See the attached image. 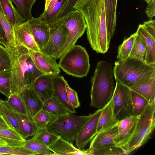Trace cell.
Here are the masks:
<instances>
[{
  "mask_svg": "<svg viewBox=\"0 0 155 155\" xmlns=\"http://www.w3.org/2000/svg\"><path fill=\"white\" fill-rule=\"evenodd\" d=\"M74 8L84 17L87 38L91 48L97 53H106L110 41L107 35L103 0H79Z\"/></svg>",
  "mask_w": 155,
  "mask_h": 155,
  "instance_id": "cell-1",
  "label": "cell"
},
{
  "mask_svg": "<svg viewBox=\"0 0 155 155\" xmlns=\"http://www.w3.org/2000/svg\"><path fill=\"white\" fill-rule=\"evenodd\" d=\"M5 48L10 60L11 94H19L44 74L34 64L26 48L19 45L13 48Z\"/></svg>",
  "mask_w": 155,
  "mask_h": 155,
  "instance_id": "cell-2",
  "label": "cell"
},
{
  "mask_svg": "<svg viewBox=\"0 0 155 155\" xmlns=\"http://www.w3.org/2000/svg\"><path fill=\"white\" fill-rule=\"evenodd\" d=\"M113 75L109 62L101 61L97 63L91 79V106L101 109L111 100L115 86Z\"/></svg>",
  "mask_w": 155,
  "mask_h": 155,
  "instance_id": "cell-3",
  "label": "cell"
},
{
  "mask_svg": "<svg viewBox=\"0 0 155 155\" xmlns=\"http://www.w3.org/2000/svg\"><path fill=\"white\" fill-rule=\"evenodd\" d=\"M113 71L116 81L129 87L140 80L155 78V63L128 57L116 61Z\"/></svg>",
  "mask_w": 155,
  "mask_h": 155,
  "instance_id": "cell-4",
  "label": "cell"
},
{
  "mask_svg": "<svg viewBox=\"0 0 155 155\" xmlns=\"http://www.w3.org/2000/svg\"><path fill=\"white\" fill-rule=\"evenodd\" d=\"M59 59V68L67 74L79 78L87 76L90 64L89 55L84 48L75 44Z\"/></svg>",
  "mask_w": 155,
  "mask_h": 155,
  "instance_id": "cell-5",
  "label": "cell"
},
{
  "mask_svg": "<svg viewBox=\"0 0 155 155\" xmlns=\"http://www.w3.org/2000/svg\"><path fill=\"white\" fill-rule=\"evenodd\" d=\"M155 104H149L139 115L134 132L124 149L127 154L145 144L154 129Z\"/></svg>",
  "mask_w": 155,
  "mask_h": 155,
  "instance_id": "cell-6",
  "label": "cell"
},
{
  "mask_svg": "<svg viewBox=\"0 0 155 155\" xmlns=\"http://www.w3.org/2000/svg\"><path fill=\"white\" fill-rule=\"evenodd\" d=\"M70 113L56 118L47 126L49 132L62 138L73 142L81 128L92 114L87 116H78Z\"/></svg>",
  "mask_w": 155,
  "mask_h": 155,
  "instance_id": "cell-7",
  "label": "cell"
},
{
  "mask_svg": "<svg viewBox=\"0 0 155 155\" xmlns=\"http://www.w3.org/2000/svg\"><path fill=\"white\" fill-rule=\"evenodd\" d=\"M61 23L66 26L69 31L66 41L57 57L59 59L65 52L74 45L77 40L84 33L87 25L85 18L78 10L74 9L62 18L58 19L49 26L55 23Z\"/></svg>",
  "mask_w": 155,
  "mask_h": 155,
  "instance_id": "cell-8",
  "label": "cell"
},
{
  "mask_svg": "<svg viewBox=\"0 0 155 155\" xmlns=\"http://www.w3.org/2000/svg\"><path fill=\"white\" fill-rule=\"evenodd\" d=\"M112 98L113 111L117 120L132 115L133 105L129 87L116 81Z\"/></svg>",
  "mask_w": 155,
  "mask_h": 155,
  "instance_id": "cell-9",
  "label": "cell"
},
{
  "mask_svg": "<svg viewBox=\"0 0 155 155\" xmlns=\"http://www.w3.org/2000/svg\"><path fill=\"white\" fill-rule=\"evenodd\" d=\"M49 27V38L42 51L56 60L66 41L69 31L66 26L61 23H55Z\"/></svg>",
  "mask_w": 155,
  "mask_h": 155,
  "instance_id": "cell-10",
  "label": "cell"
},
{
  "mask_svg": "<svg viewBox=\"0 0 155 155\" xmlns=\"http://www.w3.org/2000/svg\"><path fill=\"white\" fill-rule=\"evenodd\" d=\"M102 110L98 109L92 114L81 128L75 140L77 148L83 149L97 134L98 122Z\"/></svg>",
  "mask_w": 155,
  "mask_h": 155,
  "instance_id": "cell-11",
  "label": "cell"
},
{
  "mask_svg": "<svg viewBox=\"0 0 155 155\" xmlns=\"http://www.w3.org/2000/svg\"><path fill=\"white\" fill-rule=\"evenodd\" d=\"M31 57L37 68L44 74L57 75L61 70L56 60L43 51H29Z\"/></svg>",
  "mask_w": 155,
  "mask_h": 155,
  "instance_id": "cell-12",
  "label": "cell"
},
{
  "mask_svg": "<svg viewBox=\"0 0 155 155\" xmlns=\"http://www.w3.org/2000/svg\"><path fill=\"white\" fill-rule=\"evenodd\" d=\"M13 31L16 45L23 46L29 51H41L35 40L27 20L15 26Z\"/></svg>",
  "mask_w": 155,
  "mask_h": 155,
  "instance_id": "cell-13",
  "label": "cell"
},
{
  "mask_svg": "<svg viewBox=\"0 0 155 155\" xmlns=\"http://www.w3.org/2000/svg\"><path fill=\"white\" fill-rule=\"evenodd\" d=\"M27 21L35 40L42 51L48 41L50 28L46 21L39 16L38 18L33 17Z\"/></svg>",
  "mask_w": 155,
  "mask_h": 155,
  "instance_id": "cell-14",
  "label": "cell"
},
{
  "mask_svg": "<svg viewBox=\"0 0 155 155\" xmlns=\"http://www.w3.org/2000/svg\"><path fill=\"white\" fill-rule=\"evenodd\" d=\"M137 119V116L131 115L118 121V134L115 141L116 145L124 149L134 132Z\"/></svg>",
  "mask_w": 155,
  "mask_h": 155,
  "instance_id": "cell-15",
  "label": "cell"
},
{
  "mask_svg": "<svg viewBox=\"0 0 155 155\" xmlns=\"http://www.w3.org/2000/svg\"><path fill=\"white\" fill-rule=\"evenodd\" d=\"M54 76L43 74L37 78L31 86L43 102L54 96L53 78Z\"/></svg>",
  "mask_w": 155,
  "mask_h": 155,
  "instance_id": "cell-16",
  "label": "cell"
},
{
  "mask_svg": "<svg viewBox=\"0 0 155 155\" xmlns=\"http://www.w3.org/2000/svg\"><path fill=\"white\" fill-rule=\"evenodd\" d=\"M67 81L63 76L59 74L54 76L53 78V85L54 96L64 106L69 113H76L75 109L69 102L66 89Z\"/></svg>",
  "mask_w": 155,
  "mask_h": 155,
  "instance_id": "cell-17",
  "label": "cell"
},
{
  "mask_svg": "<svg viewBox=\"0 0 155 155\" xmlns=\"http://www.w3.org/2000/svg\"><path fill=\"white\" fill-rule=\"evenodd\" d=\"M26 107L28 114L32 117L42 109L43 102L30 86L19 94Z\"/></svg>",
  "mask_w": 155,
  "mask_h": 155,
  "instance_id": "cell-18",
  "label": "cell"
},
{
  "mask_svg": "<svg viewBox=\"0 0 155 155\" xmlns=\"http://www.w3.org/2000/svg\"><path fill=\"white\" fill-rule=\"evenodd\" d=\"M48 147L54 155H88V149H79L73 145L72 142L60 137Z\"/></svg>",
  "mask_w": 155,
  "mask_h": 155,
  "instance_id": "cell-19",
  "label": "cell"
},
{
  "mask_svg": "<svg viewBox=\"0 0 155 155\" xmlns=\"http://www.w3.org/2000/svg\"><path fill=\"white\" fill-rule=\"evenodd\" d=\"M118 134L117 125L97 133L91 140L88 150L108 145H116L115 141Z\"/></svg>",
  "mask_w": 155,
  "mask_h": 155,
  "instance_id": "cell-20",
  "label": "cell"
},
{
  "mask_svg": "<svg viewBox=\"0 0 155 155\" xmlns=\"http://www.w3.org/2000/svg\"><path fill=\"white\" fill-rule=\"evenodd\" d=\"M129 87L143 97L149 104L155 103V78L140 80Z\"/></svg>",
  "mask_w": 155,
  "mask_h": 155,
  "instance_id": "cell-21",
  "label": "cell"
},
{
  "mask_svg": "<svg viewBox=\"0 0 155 155\" xmlns=\"http://www.w3.org/2000/svg\"><path fill=\"white\" fill-rule=\"evenodd\" d=\"M118 121L114 114L112 97L110 101L102 108L98 122L97 133L114 127L117 125Z\"/></svg>",
  "mask_w": 155,
  "mask_h": 155,
  "instance_id": "cell-22",
  "label": "cell"
},
{
  "mask_svg": "<svg viewBox=\"0 0 155 155\" xmlns=\"http://www.w3.org/2000/svg\"><path fill=\"white\" fill-rule=\"evenodd\" d=\"M103 1L107 35L110 41L116 28L117 0H103Z\"/></svg>",
  "mask_w": 155,
  "mask_h": 155,
  "instance_id": "cell-23",
  "label": "cell"
},
{
  "mask_svg": "<svg viewBox=\"0 0 155 155\" xmlns=\"http://www.w3.org/2000/svg\"><path fill=\"white\" fill-rule=\"evenodd\" d=\"M0 4L6 18L13 28L26 21L14 7L11 0H0Z\"/></svg>",
  "mask_w": 155,
  "mask_h": 155,
  "instance_id": "cell-24",
  "label": "cell"
},
{
  "mask_svg": "<svg viewBox=\"0 0 155 155\" xmlns=\"http://www.w3.org/2000/svg\"><path fill=\"white\" fill-rule=\"evenodd\" d=\"M14 113L23 137L26 140L28 137L34 136L37 131V128L32 117L28 114Z\"/></svg>",
  "mask_w": 155,
  "mask_h": 155,
  "instance_id": "cell-25",
  "label": "cell"
},
{
  "mask_svg": "<svg viewBox=\"0 0 155 155\" xmlns=\"http://www.w3.org/2000/svg\"><path fill=\"white\" fill-rule=\"evenodd\" d=\"M136 32L143 39L146 44L147 48L146 63H155V38L147 32L141 24L139 25Z\"/></svg>",
  "mask_w": 155,
  "mask_h": 155,
  "instance_id": "cell-26",
  "label": "cell"
},
{
  "mask_svg": "<svg viewBox=\"0 0 155 155\" xmlns=\"http://www.w3.org/2000/svg\"><path fill=\"white\" fill-rule=\"evenodd\" d=\"M0 31L7 44L5 47L13 48L16 45L13 28L6 18L1 7H0Z\"/></svg>",
  "mask_w": 155,
  "mask_h": 155,
  "instance_id": "cell-27",
  "label": "cell"
},
{
  "mask_svg": "<svg viewBox=\"0 0 155 155\" xmlns=\"http://www.w3.org/2000/svg\"><path fill=\"white\" fill-rule=\"evenodd\" d=\"M42 108L56 117L69 113L54 96L43 102Z\"/></svg>",
  "mask_w": 155,
  "mask_h": 155,
  "instance_id": "cell-28",
  "label": "cell"
},
{
  "mask_svg": "<svg viewBox=\"0 0 155 155\" xmlns=\"http://www.w3.org/2000/svg\"><path fill=\"white\" fill-rule=\"evenodd\" d=\"M147 56L146 44L143 39L137 34L129 57L137 59L146 63Z\"/></svg>",
  "mask_w": 155,
  "mask_h": 155,
  "instance_id": "cell-29",
  "label": "cell"
},
{
  "mask_svg": "<svg viewBox=\"0 0 155 155\" xmlns=\"http://www.w3.org/2000/svg\"><path fill=\"white\" fill-rule=\"evenodd\" d=\"M0 139L8 146H23L25 139L18 132L9 128L0 130Z\"/></svg>",
  "mask_w": 155,
  "mask_h": 155,
  "instance_id": "cell-30",
  "label": "cell"
},
{
  "mask_svg": "<svg viewBox=\"0 0 155 155\" xmlns=\"http://www.w3.org/2000/svg\"><path fill=\"white\" fill-rule=\"evenodd\" d=\"M0 110L1 115L9 127L21 136L19 126L14 112L6 105L4 101L0 99Z\"/></svg>",
  "mask_w": 155,
  "mask_h": 155,
  "instance_id": "cell-31",
  "label": "cell"
},
{
  "mask_svg": "<svg viewBox=\"0 0 155 155\" xmlns=\"http://www.w3.org/2000/svg\"><path fill=\"white\" fill-rule=\"evenodd\" d=\"M68 0H57L47 13L41 14L39 16L50 25L58 18Z\"/></svg>",
  "mask_w": 155,
  "mask_h": 155,
  "instance_id": "cell-32",
  "label": "cell"
},
{
  "mask_svg": "<svg viewBox=\"0 0 155 155\" xmlns=\"http://www.w3.org/2000/svg\"><path fill=\"white\" fill-rule=\"evenodd\" d=\"M4 101L6 105L14 113L28 114L24 104L19 94H11Z\"/></svg>",
  "mask_w": 155,
  "mask_h": 155,
  "instance_id": "cell-33",
  "label": "cell"
},
{
  "mask_svg": "<svg viewBox=\"0 0 155 155\" xmlns=\"http://www.w3.org/2000/svg\"><path fill=\"white\" fill-rule=\"evenodd\" d=\"M32 117L37 130L46 129L47 126L57 118L42 108Z\"/></svg>",
  "mask_w": 155,
  "mask_h": 155,
  "instance_id": "cell-34",
  "label": "cell"
},
{
  "mask_svg": "<svg viewBox=\"0 0 155 155\" xmlns=\"http://www.w3.org/2000/svg\"><path fill=\"white\" fill-rule=\"evenodd\" d=\"M130 92L133 105L132 115L137 116L141 114L149 103L141 95L131 89Z\"/></svg>",
  "mask_w": 155,
  "mask_h": 155,
  "instance_id": "cell-35",
  "label": "cell"
},
{
  "mask_svg": "<svg viewBox=\"0 0 155 155\" xmlns=\"http://www.w3.org/2000/svg\"><path fill=\"white\" fill-rule=\"evenodd\" d=\"M11 0L15 4L16 9L21 15L25 20H30L33 17L32 8L36 0Z\"/></svg>",
  "mask_w": 155,
  "mask_h": 155,
  "instance_id": "cell-36",
  "label": "cell"
},
{
  "mask_svg": "<svg viewBox=\"0 0 155 155\" xmlns=\"http://www.w3.org/2000/svg\"><path fill=\"white\" fill-rule=\"evenodd\" d=\"M60 137L58 135L49 132L45 129L37 130L32 138L48 147Z\"/></svg>",
  "mask_w": 155,
  "mask_h": 155,
  "instance_id": "cell-37",
  "label": "cell"
},
{
  "mask_svg": "<svg viewBox=\"0 0 155 155\" xmlns=\"http://www.w3.org/2000/svg\"><path fill=\"white\" fill-rule=\"evenodd\" d=\"M38 155L36 153L23 146H0V155Z\"/></svg>",
  "mask_w": 155,
  "mask_h": 155,
  "instance_id": "cell-38",
  "label": "cell"
},
{
  "mask_svg": "<svg viewBox=\"0 0 155 155\" xmlns=\"http://www.w3.org/2000/svg\"><path fill=\"white\" fill-rule=\"evenodd\" d=\"M88 151V155L127 154L123 149L116 145H107Z\"/></svg>",
  "mask_w": 155,
  "mask_h": 155,
  "instance_id": "cell-39",
  "label": "cell"
},
{
  "mask_svg": "<svg viewBox=\"0 0 155 155\" xmlns=\"http://www.w3.org/2000/svg\"><path fill=\"white\" fill-rule=\"evenodd\" d=\"M136 35V32L131 35L118 47L117 57L118 60H122L129 57Z\"/></svg>",
  "mask_w": 155,
  "mask_h": 155,
  "instance_id": "cell-40",
  "label": "cell"
},
{
  "mask_svg": "<svg viewBox=\"0 0 155 155\" xmlns=\"http://www.w3.org/2000/svg\"><path fill=\"white\" fill-rule=\"evenodd\" d=\"M23 146L36 153L38 155H54V153L49 150L48 147L32 138L28 140H25Z\"/></svg>",
  "mask_w": 155,
  "mask_h": 155,
  "instance_id": "cell-41",
  "label": "cell"
},
{
  "mask_svg": "<svg viewBox=\"0 0 155 155\" xmlns=\"http://www.w3.org/2000/svg\"><path fill=\"white\" fill-rule=\"evenodd\" d=\"M10 70L0 71V92L7 98L11 94Z\"/></svg>",
  "mask_w": 155,
  "mask_h": 155,
  "instance_id": "cell-42",
  "label": "cell"
},
{
  "mask_svg": "<svg viewBox=\"0 0 155 155\" xmlns=\"http://www.w3.org/2000/svg\"><path fill=\"white\" fill-rule=\"evenodd\" d=\"M11 70L10 57L6 48L0 45V71Z\"/></svg>",
  "mask_w": 155,
  "mask_h": 155,
  "instance_id": "cell-43",
  "label": "cell"
},
{
  "mask_svg": "<svg viewBox=\"0 0 155 155\" xmlns=\"http://www.w3.org/2000/svg\"><path fill=\"white\" fill-rule=\"evenodd\" d=\"M66 89L68 100L70 103L75 109L79 107L80 103L77 92L69 86L68 82L66 84Z\"/></svg>",
  "mask_w": 155,
  "mask_h": 155,
  "instance_id": "cell-44",
  "label": "cell"
},
{
  "mask_svg": "<svg viewBox=\"0 0 155 155\" xmlns=\"http://www.w3.org/2000/svg\"><path fill=\"white\" fill-rule=\"evenodd\" d=\"M79 0H68L57 19L62 18L67 14L74 10V7Z\"/></svg>",
  "mask_w": 155,
  "mask_h": 155,
  "instance_id": "cell-45",
  "label": "cell"
},
{
  "mask_svg": "<svg viewBox=\"0 0 155 155\" xmlns=\"http://www.w3.org/2000/svg\"><path fill=\"white\" fill-rule=\"evenodd\" d=\"M147 32L153 37L155 38V21L154 19H150L141 24Z\"/></svg>",
  "mask_w": 155,
  "mask_h": 155,
  "instance_id": "cell-46",
  "label": "cell"
},
{
  "mask_svg": "<svg viewBox=\"0 0 155 155\" xmlns=\"http://www.w3.org/2000/svg\"><path fill=\"white\" fill-rule=\"evenodd\" d=\"M155 0H150L147 4L145 13L150 19H152L155 15Z\"/></svg>",
  "mask_w": 155,
  "mask_h": 155,
  "instance_id": "cell-47",
  "label": "cell"
},
{
  "mask_svg": "<svg viewBox=\"0 0 155 155\" xmlns=\"http://www.w3.org/2000/svg\"><path fill=\"white\" fill-rule=\"evenodd\" d=\"M57 0H45V8L42 14H45L50 9L54 4Z\"/></svg>",
  "mask_w": 155,
  "mask_h": 155,
  "instance_id": "cell-48",
  "label": "cell"
},
{
  "mask_svg": "<svg viewBox=\"0 0 155 155\" xmlns=\"http://www.w3.org/2000/svg\"><path fill=\"white\" fill-rule=\"evenodd\" d=\"M10 128L2 116L0 114V130Z\"/></svg>",
  "mask_w": 155,
  "mask_h": 155,
  "instance_id": "cell-49",
  "label": "cell"
},
{
  "mask_svg": "<svg viewBox=\"0 0 155 155\" xmlns=\"http://www.w3.org/2000/svg\"><path fill=\"white\" fill-rule=\"evenodd\" d=\"M0 45H4L5 47L7 46L6 41L0 31Z\"/></svg>",
  "mask_w": 155,
  "mask_h": 155,
  "instance_id": "cell-50",
  "label": "cell"
},
{
  "mask_svg": "<svg viewBox=\"0 0 155 155\" xmlns=\"http://www.w3.org/2000/svg\"><path fill=\"white\" fill-rule=\"evenodd\" d=\"M6 145H7V144L6 142L0 139V146Z\"/></svg>",
  "mask_w": 155,
  "mask_h": 155,
  "instance_id": "cell-51",
  "label": "cell"
},
{
  "mask_svg": "<svg viewBox=\"0 0 155 155\" xmlns=\"http://www.w3.org/2000/svg\"><path fill=\"white\" fill-rule=\"evenodd\" d=\"M147 4H148L150 0H144Z\"/></svg>",
  "mask_w": 155,
  "mask_h": 155,
  "instance_id": "cell-52",
  "label": "cell"
},
{
  "mask_svg": "<svg viewBox=\"0 0 155 155\" xmlns=\"http://www.w3.org/2000/svg\"><path fill=\"white\" fill-rule=\"evenodd\" d=\"M1 7V5H0V7Z\"/></svg>",
  "mask_w": 155,
  "mask_h": 155,
  "instance_id": "cell-53",
  "label": "cell"
},
{
  "mask_svg": "<svg viewBox=\"0 0 155 155\" xmlns=\"http://www.w3.org/2000/svg\"><path fill=\"white\" fill-rule=\"evenodd\" d=\"M0 114H1V112H0Z\"/></svg>",
  "mask_w": 155,
  "mask_h": 155,
  "instance_id": "cell-54",
  "label": "cell"
}]
</instances>
